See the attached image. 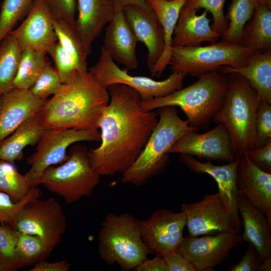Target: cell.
Masks as SVG:
<instances>
[{
    "instance_id": "obj_4",
    "label": "cell",
    "mask_w": 271,
    "mask_h": 271,
    "mask_svg": "<svg viewBox=\"0 0 271 271\" xmlns=\"http://www.w3.org/2000/svg\"><path fill=\"white\" fill-rule=\"evenodd\" d=\"M198 77L191 85L166 96L148 101L141 100V107L151 111L163 106H179L186 114L191 126L198 130L206 128L224 97L228 85V74L219 70Z\"/></svg>"
},
{
    "instance_id": "obj_29",
    "label": "cell",
    "mask_w": 271,
    "mask_h": 271,
    "mask_svg": "<svg viewBox=\"0 0 271 271\" xmlns=\"http://www.w3.org/2000/svg\"><path fill=\"white\" fill-rule=\"evenodd\" d=\"M22 50L11 33L0 43V94L13 88V83L17 74Z\"/></svg>"
},
{
    "instance_id": "obj_7",
    "label": "cell",
    "mask_w": 271,
    "mask_h": 271,
    "mask_svg": "<svg viewBox=\"0 0 271 271\" xmlns=\"http://www.w3.org/2000/svg\"><path fill=\"white\" fill-rule=\"evenodd\" d=\"M87 149L75 144L67 159L59 166H50L41 175L38 185L60 196L69 204L90 196L100 181V175L93 168Z\"/></svg>"
},
{
    "instance_id": "obj_3",
    "label": "cell",
    "mask_w": 271,
    "mask_h": 271,
    "mask_svg": "<svg viewBox=\"0 0 271 271\" xmlns=\"http://www.w3.org/2000/svg\"><path fill=\"white\" fill-rule=\"evenodd\" d=\"M227 74V89L212 121L223 124L227 129L236 159L255 149V124L261 99L245 78Z\"/></svg>"
},
{
    "instance_id": "obj_19",
    "label": "cell",
    "mask_w": 271,
    "mask_h": 271,
    "mask_svg": "<svg viewBox=\"0 0 271 271\" xmlns=\"http://www.w3.org/2000/svg\"><path fill=\"white\" fill-rule=\"evenodd\" d=\"M237 194L245 197L260 209L271 223V174L250 161L246 154L237 170Z\"/></svg>"
},
{
    "instance_id": "obj_1",
    "label": "cell",
    "mask_w": 271,
    "mask_h": 271,
    "mask_svg": "<svg viewBox=\"0 0 271 271\" xmlns=\"http://www.w3.org/2000/svg\"><path fill=\"white\" fill-rule=\"evenodd\" d=\"M110 99L98 122L100 144L88 151L100 176L124 173L133 164L156 126L158 113L140 105L139 93L121 84L107 87Z\"/></svg>"
},
{
    "instance_id": "obj_12",
    "label": "cell",
    "mask_w": 271,
    "mask_h": 271,
    "mask_svg": "<svg viewBox=\"0 0 271 271\" xmlns=\"http://www.w3.org/2000/svg\"><path fill=\"white\" fill-rule=\"evenodd\" d=\"M244 241L241 235L231 232L201 237L183 238L178 251L193 264L197 271H212L230 256L233 248Z\"/></svg>"
},
{
    "instance_id": "obj_37",
    "label": "cell",
    "mask_w": 271,
    "mask_h": 271,
    "mask_svg": "<svg viewBox=\"0 0 271 271\" xmlns=\"http://www.w3.org/2000/svg\"><path fill=\"white\" fill-rule=\"evenodd\" d=\"M47 53L52 57L63 83L70 81L81 72L73 58L57 41L49 48Z\"/></svg>"
},
{
    "instance_id": "obj_49",
    "label": "cell",
    "mask_w": 271,
    "mask_h": 271,
    "mask_svg": "<svg viewBox=\"0 0 271 271\" xmlns=\"http://www.w3.org/2000/svg\"><path fill=\"white\" fill-rule=\"evenodd\" d=\"M18 269L8 259L0 253V271H15Z\"/></svg>"
},
{
    "instance_id": "obj_36",
    "label": "cell",
    "mask_w": 271,
    "mask_h": 271,
    "mask_svg": "<svg viewBox=\"0 0 271 271\" xmlns=\"http://www.w3.org/2000/svg\"><path fill=\"white\" fill-rule=\"evenodd\" d=\"M226 0H187L182 8L189 11H197L204 9L212 16L211 26L221 36L227 29L228 23L224 13V5Z\"/></svg>"
},
{
    "instance_id": "obj_26",
    "label": "cell",
    "mask_w": 271,
    "mask_h": 271,
    "mask_svg": "<svg viewBox=\"0 0 271 271\" xmlns=\"http://www.w3.org/2000/svg\"><path fill=\"white\" fill-rule=\"evenodd\" d=\"M220 70L240 75L257 91L261 100L271 102V50L250 54L242 67L224 66Z\"/></svg>"
},
{
    "instance_id": "obj_17",
    "label": "cell",
    "mask_w": 271,
    "mask_h": 271,
    "mask_svg": "<svg viewBox=\"0 0 271 271\" xmlns=\"http://www.w3.org/2000/svg\"><path fill=\"white\" fill-rule=\"evenodd\" d=\"M20 26L10 33L21 49H32L46 54L58 41L53 17L44 0H34L31 10Z\"/></svg>"
},
{
    "instance_id": "obj_30",
    "label": "cell",
    "mask_w": 271,
    "mask_h": 271,
    "mask_svg": "<svg viewBox=\"0 0 271 271\" xmlns=\"http://www.w3.org/2000/svg\"><path fill=\"white\" fill-rule=\"evenodd\" d=\"M54 248L36 236L19 232L16 248V264L18 269L34 266L46 259Z\"/></svg>"
},
{
    "instance_id": "obj_16",
    "label": "cell",
    "mask_w": 271,
    "mask_h": 271,
    "mask_svg": "<svg viewBox=\"0 0 271 271\" xmlns=\"http://www.w3.org/2000/svg\"><path fill=\"white\" fill-rule=\"evenodd\" d=\"M188 132L173 145L169 153H179L205 158L208 161L231 162L235 159L229 132L222 123L204 133Z\"/></svg>"
},
{
    "instance_id": "obj_22",
    "label": "cell",
    "mask_w": 271,
    "mask_h": 271,
    "mask_svg": "<svg viewBox=\"0 0 271 271\" xmlns=\"http://www.w3.org/2000/svg\"><path fill=\"white\" fill-rule=\"evenodd\" d=\"M237 205L243 240L254 247L260 261L271 256V223L266 216L242 195H237Z\"/></svg>"
},
{
    "instance_id": "obj_25",
    "label": "cell",
    "mask_w": 271,
    "mask_h": 271,
    "mask_svg": "<svg viewBox=\"0 0 271 271\" xmlns=\"http://www.w3.org/2000/svg\"><path fill=\"white\" fill-rule=\"evenodd\" d=\"M187 0H147L162 27L164 49L159 59L150 70L153 76L161 75L170 65L173 37L181 10Z\"/></svg>"
},
{
    "instance_id": "obj_9",
    "label": "cell",
    "mask_w": 271,
    "mask_h": 271,
    "mask_svg": "<svg viewBox=\"0 0 271 271\" xmlns=\"http://www.w3.org/2000/svg\"><path fill=\"white\" fill-rule=\"evenodd\" d=\"M67 226L61 204L53 198H35L26 202L15 216L10 226L22 233L36 236L55 248Z\"/></svg>"
},
{
    "instance_id": "obj_28",
    "label": "cell",
    "mask_w": 271,
    "mask_h": 271,
    "mask_svg": "<svg viewBox=\"0 0 271 271\" xmlns=\"http://www.w3.org/2000/svg\"><path fill=\"white\" fill-rule=\"evenodd\" d=\"M239 44L253 53L271 50V8L258 3L244 28Z\"/></svg>"
},
{
    "instance_id": "obj_38",
    "label": "cell",
    "mask_w": 271,
    "mask_h": 271,
    "mask_svg": "<svg viewBox=\"0 0 271 271\" xmlns=\"http://www.w3.org/2000/svg\"><path fill=\"white\" fill-rule=\"evenodd\" d=\"M63 84L56 70L49 62L30 90L36 97L47 99L49 95L57 93Z\"/></svg>"
},
{
    "instance_id": "obj_31",
    "label": "cell",
    "mask_w": 271,
    "mask_h": 271,
    "mask_svg": "<svg viewBox=\"0 0 271 271\" xmlns=\"http://www.w3.org/2000/svg\"><path fill=\"white\" fill-rule=\"evenodd\" d=\"M257 0H232L225 16L228 25L222 40L239 44L244 28L252 17Z\"/></svg>"
},
{
    "instance_id": "obj_11",
    "label": "cell",
    "mask_w": 271,
    "mask_h": 271,
    "mask_svg": "<svg viewBox=\"0 0 271 271\" xmlns=\"http://www.w3.org/2000/svg\"><path fill=\"white\" fill-rule=\"evenodd\" d=\"M88 71L106 88L114 84L132 88L143 101L163 97L182 88L187 76L184 73L173 72L166 79L157 81L148 77L131 75L127 70L120 69L103 47L97 62Z\"/></svg>"
},
{
    "instance_id": "obj_6",
    "label": "cell",
    "mask_w": 271,
    "mask_h": 271,
    "mask_svg": "<svg viewBox=\"0 0 271 271\" xmlns=\"http://www.w3.org/2000/svg\"><path fill=\"white\" fill-rule=\"evenodd\" d=\"M99 257L121 270L134 268L153 254L143 241L138 219L128 213L106 214L98 234Z\"/></svg>"
},
{
    "instance_id": "obj_15",
    "label": "cell",
    "mask_w": 271,
    "mask_h": 271,
    "mask_svg": "<svg viewBox=\"0 0 271 271\" xmlns=\"http://www.w3.org/2000/svg\"><path fill=\"white\" fill-rule=\"evenodd\" d=\"M179 161L193 172L207 174L215 180L228 211L233 233L239 234L242 227L237 209L236 177L240 158L221 166L214 165L209 161L201 162L187 154H180Z\"/></svg>"
},
{
    "instance_id": "obj_39",
    "label": "cell",
    "mask_w": 271,
    "mask_h": 271,
    "mask_svg": "<svg viewBox=\"0 0 271 271\" xmlns=\"http://www.w3.org/2000/svg\"><path fill=\"white\" fill-rule=\"evenodd\" d=\"M255 128V149L262 147L271 141V102L260 100Z\"/></svg>"
},
{
    "instance_id": "obj_48",
    "label": "cell",
    "mask_w": 271,
    "mask_h": 271,
    "mask_svg": "<svg viewBox=\"0 0 271 271\" xmlns=\"http://www.w3.org/2000/svg\"><path fill=\"white\" fill-rule=\"evenodd\" d=\"M115 11H122L123 9L128 6H135L146 10H152L147 0H112Z\"/></svg>"
},
{
    "instance_id": "obj_52",
    "label": "cell",
    "mask_w": 271,
    "mask_h": 271,
    "mask_svg": "<svg viewBox=\"0 0 271 271\" xmlns=\"http://www.w3.org/2000/svg\"><path fill=\"white\" fill-rule=\"evenodd\" d=\"M2 95L0 94V110L1 109L2 107Z\"/></svg>"
},
{
    "instance_id": "obj_42",
    "label": "cell",
    "mask_w": 271,
    "mask_h": 271,
    "mask_svg": "<svg viewBox=\"0 0 271 271\" xmlns=\"http://www.w3.org/2000/svg\"><path fill=\"white\" fill-rule=\"evenodd\" d=\"M55 19L75 24L76 0H44Z\"/></svg>"
},
{
    "instance_id": "obj_14",
    "label": "cell",
    "mask_w": 271,
    "mask_h": 271,
    "mask_svg": "<svg viewBox=\"0 0 271 271\" xmlns=\"http://www.w3.org/2000/svg\"><path fill=\"white\" fill-rule=\"evenodd\" d=\"M181 212L185 215L189 236L233 233L228 211L218 192L207 194L197 202L183 203Z\"/></svg>"
},
{
    "instance_id": "obj_33",
    "label": "cell",
    "mask_w": 271,
    "mask_h": 271,
    "mask_svg": "<svg viewBox=\"0 0 271 271\" xmlns=\"http://www.w3.org/2000/svg\"><path fill=\"white\" fill-rule=\"evenodd\" d=\"M58 41L73 58L81 72L88 70L86 55L75 25L67 22L53 20Z\"/></svg>"
},
{
    "instance_id": "obj_47",
    "label": "cell",
    "mask_w": 271,
    "mask_h": 271,
    "mask_svg": "<svg viewBox=\"0 0 271 271\" xmlns=\"http://www.w3.org/2000/svg\"><path fill=\"white\" fill-rule=\"evenodd\" d=\"M71 264L67 260H60L49 262L46 260H42L29 269V271H69Z\"/></svg>"
},
{
    "instance_id": "obj_23",
    "label": "cell",
    "mask_w": 271,
    "mask_h": 271,
    "mask_svg": "<svg viewBox=\"0 0 271 271\" xmlns=\"http://www.w3.org/2000/svg\"><path fill=\"white\" fill-rule=\"evenodd\" d=\"M106 29L105 51L126 70L138 67L137 45L139 42L127 23L122 11H116Z\"/></svg>"
},
{
    "instance_id": "obj_46",
    "label": "cell",
    "mask_w": 271,
    "mask_h": 271,
    "mask_svg": "<svg viewBox=\"0 0 271 271\" xmlns=\"http://www.w3.org/2000/svg\"><path fill=\"white\" fill-rule=\"evenodd\" d=\"M155 255L152 259L146 258L133 270L136 271H168L162 256Z\"/></svg>"
},
{
    "instance_id": "obj_2",
    "label": "cell",
    "mask_w": 271,
    "mask_h": 271,
    "mask_svg": "<svg viewBox=\"0 0 271 271\" xmlns=\"http://www.w3.org/2000/svg\"><path fill=\"white\" fill-rule=\"evenodd\" d=\"M109 99L107 88L88 70L63 83L37 116L45 128L98 129Z\"/></svg>"
},
{
    "instance_id": "obj_20",
    "label": "cell",
    "mask_w": 271,
    "mask_h": 271,
    "mask_svg": "<svg viewBox=\"0 0 271 271\" xmlns=\"http://www.w3.org/2000/svg\"><path fill=\"white\" fill-rule=\"evenodd\" d=\"M0 143L28 118L38 114L47 99L39 98L30 89L13 88L2 94Z\"/></svg>"
},
{
    "instance_id": "obj_35",
    "label": "cell",
    "mask_w": 271,
    "mask_h": 271,
    "mask_svg": "<svg viewBox=\"0 0 271 271\" xmlns=\"http://www.w3.org/2000/svg\"><path fill=\"white\" fill-rule=\"evenodd\" d=\"M34 0H4L0 12V43L29 13Z\"/></svg>"
},
{
    "instance_id": "obj_27",
    "label": "cell",
    "mask_w": 271,
    "mask_h": 271,
    "mask_svg": "<svg viewBox=\"0 0 271 271\" xmlns=\"http://www.w3.org/2000/svg\"><path fill=\"white\" fill-rule=\"evenodd\" d=\"M45 129L37 114L28 118L0 143V160L13 164L21 160L24 149L38 144Z\"/></svg>"
},
{
    "instance_id": "obj_18",
    "label": "cell",
    "mask_w": 271,
    "mask_h": 271,
    "mask_svg": "<svg viewBox=\"0 0 271 271\" xmlns=\"http://www.w3.org/2000/svg\"><path fill=\"white\" fill-rule=\"evenodd\" d=\"M122 11L137 40L147 48V64L151 70L164 49V33L160 22L153 10L148 11L131 5Z\"/></svg>"
},
{
    "instance_id": "obj_13",
    "label": "cell",
    "mask_w": 271,
    "mask_h": 271,
    "mask_svg": "<svg viewBox=\"0 0 271 271\" xmlns=\"http://www.w3.org/2000/svg\"><path fill=\"white\" fill-rule=\"evenodd\" d=\"M138 222L142 239L153 254L162 256L178 250L186 226L183 213L161 209Z\"/></svg>"
},
{
    "instance_id": "obj_41",
    "label": "cell",
    "mask_w": 271,
    "mask_h": 271,
    "mask_svg": "<svg viewBox=\"0 0 271 271\" xmlns=\"http://www.w3.org/2000/svg\"><path fill=\"white\" fill-rule=\"evenodd\" d=\"M19 231L6 224L0 223V253L16 264V248Z\"/></svg>"
},
{
    "instance_id": "obj_34",
    "label": "cell",
    "mask_w": 271,
    "mask_h": 271,
    "mask_svg": "<svg viewBox=\"0 0 271 271\" xmlns=\"http://www.w3.org/2000/svg\"><path fill=\"white\" fill-rule=\"evenodd\" d=\"M31 186L25 175L20 174L14 164L0 160V192L7 194L14 202L23 200Z\"/></svg>"
},
{
    "instance_id": "obj_43",
    "label": "cell",
    "mask_w": 271,
    "mask_h": 271,
    "mask_svg": "<svg viewBox=\"0 0 271 271\" xmlns=\"http://www.w3.org/2000/svg\"><path fill=\"white\" fill-rule=\"evenodd\" d=\"M251 162L262 170L271 172V141L264 146L248 151L245 154Z\"/></svg>"
},
{
    "instance_id": "obj_44",
    "label": "cell",
    "mask_w": 271,
    "mask_h": 271,
    "mask_svg": "<svg viewBox=\"0 0 271 271\" xmlns=\"http://www.w3.org/2000/svg\"><path fill=\"white\" fill-rule=\"evenodd\" d=\"M168 271H197L196 268L178 250L162 256Z\"/></svg>"
},
{
    "instance_id": "obj_24",
    "label": "cell",
    "mask_w": 271,
    "mask_h": 271,
    "mask_svg": "<svg viewBox=\"0 0 271 271\" xmlns=\"http://www.w3.org/2000/svg\"><path fill=\"white\" fill-rule=\"evenodd\" d=\"M207 11L201 15L182 8L176 24L172 47H196L204 42H216L221 35L212 29Z\"/></svg>"
},
{
    "instance_id": "obj_40",
    "label": "cell",
    "mask_w": 271,
    "mask_h": 271,
    "mask_svg": "<svg viewBox=\"0 0 271 271\" xmlns=\"http://www.w3.org/2000/svg\"><path fill=\"white\" fill-rule=\"evenodd\" d=\"M42 192L38 186H32L27 196L21 201L14 202L6 194L0 192V223L11 224L20 209L32 199L40 197Z\"/></svg>"
},
{
    "instance_id": "obj_21",
    "label": "cell",
    "mask_w": 271,
    "mask_h": 271,
    "mask_svg": "<svg viewBox=\"0 0 271 271\" xmlns=\"http://www.w3.org/2000/svg\"><path fill=\"white\" fill-rule=\"evenodd\" d=\"M76 1L78 16L75 25L88 56L93 41L112 20L115 11L112 0Z\"/></svg>"
},
{
    "instance_id": "obj_50",
    "label": "cell",
    "mask_w": 271,
    "mask_h": 271,
    "mask_svg": "<svg viewBox=\"0 0 271 271\" xmlns=\"http://www.w3.org/2000/svg\"><path fill=\"white\" fill-rule=\"evenodd\" d=\"M271 270V256L268 257L261 261L259 265L258 271Z\"/></svg>"
},
{
    "instance_id": "obj_45",
    "label": "cell",
    "mask_w": 271,
    "mask_h": 271,
    "mask_svg": "<svg viewBox=\"0 0 271 271\" xmlns=\"http://www.w3.org/2000/svg\"><path fill=\"white\" fill-rule=\"evenodd\" d=\"M254 247L249 244L240 261L229 268L228 271H258L260 262Z\"/></svg>"
},
{
    "instance_id": "obj_8",
    "label": "cell",
    "mask_w": 271,
    "mask_h": 271,
    "mask_svg": "<svg viewBox=\"0 0 271 271\" xmlns=\"http://www.w3.org/2000/svg\"><path fill=\"white\" fill-rule=\"evenodd\" d=\"M252 53L240 44L222 40L204 46L172 47L170 65L173 72L199 77L224 66L242 67Z\"/></svg>"
},
{
    "instance_id": "obj_51",
    "label": "cell",
    "mask_w": 271,
    "mask_h": 271,
    "mask_svg": "<svg viewBox=\"0 0 271 271\" xmlns=\"http://www.w3.org/2000/svg\"><path fill=\"white\" fill-rule=\"evenodd\" d=\"M258 3L264 4L271 8V0H257Z\"/></svg>"
},
{
    "instance_id": "obj_32",
    "label": "cell",
    "mask_w": 271,
    "mask_h": 271,
    "mask_svg": "<svg viewBox=\"0 0 271 271\" xmlns=\"http://www.w3.org/2000/svg\"><path fill=\"white\" fill-rule=\"evenodd\" d=\"M48 62L45 54L32 49L23 50L13 88L30 89Z\"/></svg>"
},
{
    "instance_id": "obj_10",
    "label": "cell",
    "mask_w": 271,
    "mask_h": 271,
    "mask_svg": "<svg viewBox=\"0 0 271 271\" xmlns=\"http://www.w3.org/2000/svg\"><path fill=\"white\" fill-rule=\"evenodd\" d=\"M84 141L100 142V131L98 129L46 128L36 152L27 159L31 168L25 175L31 186H38L47 168L61 164L67 159V150L71 145Z\"/></svg>"
},
{
    "instance_id": "obj_5",
    "label": "cell",
    "mask_w": 271,
    "mask_h": 271,
    "mask_svg": "<svg viewBox=\"0 0 271 271\" xmlns=\"http://www.w3.org/2000/svg\"><path fill=\"white\" fill-rule=\"evenodd\" d=\"M159 118L143 151L131 167L123 174L121 181L141 186L164 170L168 164L169 152L182 136L192 131H198L182 119L175 106L158 108Z\"/></svg>"
}]
</instances>
